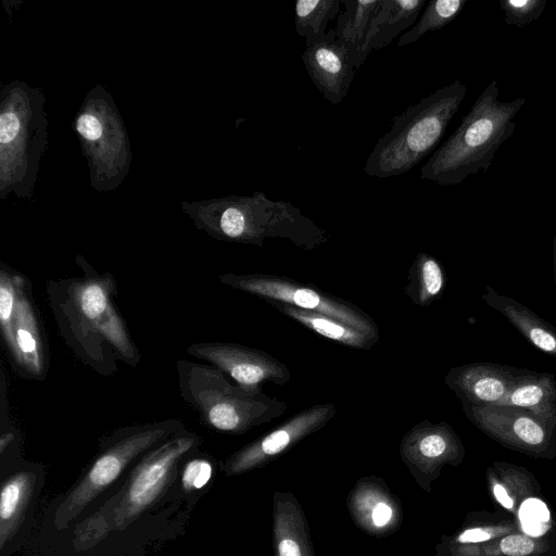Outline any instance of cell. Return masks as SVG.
<instances>
[{"instance_id":"cell-1","label":"cell","mask_w":556,"mask_h":556,"mask_svg":"<svg viewBox=\"0 0 556 556\" xmlns=\"http://www.w3.org/2000/svg\"><path fill=\"white\" fill-rule=\"evenodd\" d=\"M79 277L48 280L46 292L61 338L87 367L113 376L118 362L136 368L141 361L115 299L117 283L110 273H98L83 255Z\"/></svg>"},{"instance_id":"cell-2","label":"cell","mask_w":556,"mask_h":556,"mask_svg":"<svg viewBox=\"0 0 556 556\" xmlns=\"http://www.w3.org/2000/svg\"><path fill=\"white\" fill-rule=\"evenodd\" d=\"M498 84L492 79L462 118L456 130L430 155L420 177L440 186L462 184L469 175L489 170L502 143L515 130V116L526 99L498 100Z\"/></svg>"},{"instance_id":"cell-3","label":"cell","mask_w":556,"mask_h":556,"mask_svg":"<svg viewBox=\"0 0 556 556\" xmlns=\"http://www.w3.org/2000/svg\"><path fill=\"white\" fill-rule=\"evenodd\" d=\"M48 144L46 96L14 79L0 90V199H31Z\"/></svg>"},{"instance_id":"cell-4","label":"cell","mask_w":556,"mask_h":556,"mask_svg":"<svg viewBox=\"0 0 556 556\" xmlns=\"http://www.w3.org/2000/svg\"><path fill=\"white\" fill-rule=\"evenodd\" d=\"M467 93L460 81L437 89L395 116L368 155L364 172L388 178L407 173L434 152Z\"/></svg>"},{"instance_id":"cell-5","label":"cell","mask_w":556,"mask_h":556,"mask_svg":"<svg viewBox=\"0 0 556 556\" xmlns=\"http://www.w3.org/2000/svg\"><path fill=\"white\" fill-rule=\"evenodd\" d=\"M185 429L182 420L169 418L119 428L103 438L86 472L56 507L55 528L65 529L131 463Z\"/></svg>"},{"instance_id":"cell-6","label":"cell","mask_w":556,"mask_h":556,"mask_svg":"<svg viewBox=\"0 0 556 556\" xmlns=\"http://www.w3.org/2000/svg\"><path fill=\"white\" fill-rule=\"evenodd\" d=\"M87 161L91 187L117 189L129 173L132 153L122 115L112 94L98 84L85 96L73 122Z\"/></svg>"},{"instance_id":"cell-7","label":"cell","mask_w":556,"mask_h":556,"mask_svg":"<svg viewBox=\"0 0 556 556\" xmlns=\"http://www.w3.org/2000/svg\"><path fill=\"white\" fill-rule=\"evenodd\" d=\"M0 331L11 368L23 379L43 380L50 367L49 346L30 281L1 262Z\"/></svg>"},{"instance_id":"cell-8","label":"cell","mask_w":556,"mask_h":556,"mask_svg":"<svg viewBox=\"0 0 556 556\" xmlns=\"http://www.w3.org/2000/svg\"><path fill=\"white\" fill-rule=\"evenodd\" d=\"M176 368L180 396L205 427L242 433L257 420L250 392L232 386L218 368L187 359H178Z\"/></svg>"},{"instance_id":"cell-9","label":"cell","mask_w":556,"mask_h":556,"mask_svg":"<svg viewBox=\"0 0 556 556\" xmlns=\"http://www.w3.org/2000/svg\"><path fill=\"white\" fill-rule=\"evenodd\" d=\"M202 442L185 429L143 455L130 472L119 496L106 514V529H123L148 509L163 493L184 459Z\"/></svg>"},{"instance_id":"cell-10","label":"cell","mask_w":556,"mask_h":556,"mask_svg":"<svg viewBox=\"0 0 556 556\" xmlns=\"http://www.w3.org/2000/svg\"><path fill=\"white\" fill-rule=\"evenodd\" d=\"M468 419L502 445L533 457L554 458L556 435L532 412L513 405H463Z\"/></svg>"},{"instance_id":"cell-11","label":"cell","mask_w":556,"mask_h":556,"mask_svg":"<svg viewBox=\"0 0 556 556\" xmlns=\"http://www.w3.org/2000/svg\"><path fill=\"white\" fill-rule=\"evenodd\" d=\"M401 455L416 483L430 493L443 466L460 464L465 450L453 429L440 424L407 437L402 443Z\"/></svg>"},{"instance_id":"cell-12","label":"cell","mask_w":556,"mask_h":556,"mask_svg":"<svg viewBox=\"0 0 556 556\" xmlns=\"http://www.w3.org/2000/svg\"><path fill=\"white\" fill-rule=\"evenodd\" d=\"M346 507L354 525L364 533L384 538L401 527L404 513L400 498L380 477H363L348 494Z\"/></svg>"},{"instance_id":"cell-13","label":"cell","mask_w":556,"mask_h":556,"mask_svg":"<svg viewBox=\"0 0 556 556\" xmlns=\"http://www.w3.org/2000/svg\"><path fill=\"white\" fill-rule=\"evenodd\" d=\"M530 369L489 362L451 369L446 383L463 405H503L508 393Z\"/></svg>"},{"instance_id":"cell-14","label":"cell","mask_w":556,"mask_h":556,"mask_svg":"<svg viewBox=\"0 0 556 556\" xmlns=\"http://www.w3.org/2000/svg\"><path fill=\"white\" fill-rule=\"evenodd\" d=\"M315 87L331 104H339L348 94L355 68L348 51L337 40L336 30L329 29L306 45L301 55Z\"/></svg>"},{"instance_id":"cell-15","label":"cell","mask_w":556,"mask_h":556,"mask_svg":"<svg viewBox=\"0 0 556 556\" xmlns=\"http://www.w3.org/2000/svg\"><path fill=\"white\" fill-rule=\"evenodd\" d=\"M218 279L220 282L236 289L273 298L278 301L289 302L296 307L317 309L320 314L345 323L357 330H369V326L365 319L361 318L348 307H343L333 301L327 300L312 289L298 288L287 282L255 275L224 274L220 275Z\"/></svg>"},{"instance_id":"cell-16","label":"cell","mask_w":556,"mask_h":556,"mask_svg":"<svg viewBox=\"0 0 556 556\" xmlns=\"http://www.w3.org/2000/svg\"><path fill=\"white\" fill-rule=\"evenodd\" d=\"M317 417H298L281 428L243 446L223 465L229 477L261 468L316 428Z\"/></svg>"},{"instance_id":"cell-17","label":"cell","mask_w":556,"mask_h":556,"mask_svg":"<svg viewBox=\"0 0 556 556\" xmlns=\"http://www.w3.org/2000/svg\"><path fill=\"white\" fill-rule=\"evenodd\" d=\"M271 516L275 556H315L307 519L293 493L274 492Z\"/></svg>"},{"instance_id":"cell-18","label":"cell","mask_w":556,"mask_h":556,"mask_svg":"<svg viewBox=\"0 0 556 556\" xmlns=\"http://www.w3.org/2000/svg\"><path fill=\"white\" fill-rule=\"evenodd\" d=\"M187 353L227 374L248 392L267 376L262 358L255 352L237 344L195 342L187 346Z\"/></svg>"},{"instance_id":"cell-19","label":"cell","mask_w":556,"mask_h":556,"mask_svg":"<svg viewBox=\"0 0 556 556\" xmlns=\"http://www.w3.org/2000/svg\"><path fill=\"white\" fill-rule=\"evenodd\" d=\"M482 300L504 315L532 345L545 354L556 356V329L549 323L515 299L500 294L490 286L485 287Z\"/></svg>"},{"instance_id":"cell-20","label":"cell","mask_w":556,"mask_h":556,"mask_svg":"<svg viewBox=\"0 0 556 556\" xmlns=\"http://www.w3.org/2000/svg\"><path fill=\"white\" fill-rule=\"evenodd\" d=\"M427 0H379L363 47V58L383 48L416 23Z\"/></svg>"},{"instance_id":"cell-21","label":"cell","mask_w":556,"mask_h":556,"mask_svg":"<svg viewBox=\"0 0 556 556\" xmlns=\"http://www.w3.org/2000/svg\"><path fill=\"white\" fill-rule=\"evenodd\" d=\"M503 405L526 408L543 419L556 435V377L530 370L508 393Z\"/></svg>"},{"instance_id":"cell-22","label":"cell","mask_w":556,"mask_h":556,"mask_svg":"<svg viewBox=\"0 0 556 556\" xmlns=\"http://www.w3.org/2000/svg\"><path fill=\"white\" fill-rule=\"evenodd\" d=\"M37 475L34 469H20L2 483L0 492V546L12 539L34 495Z\"/></svg>"},{"instance_id":"cell-23","label":"cell","mask_w":556,"mask_h":556,"mask_svg":"<svg viewBox=\"0 0 556 556\" xmlns=\"http://www.w3.org/2000/svg\"><path fill=\"white\" fill-rule=\"evenodd\" d=\"M379 0H344L334 28L337 40L348 51L351 65L358 70L364 63L363 47Z\"/></svg>"},{"instance_id":"cell-24","label":"cell","mask_w":556,"mask_h":556,"mask_svg":"<svg viewBox=\"0 0 556 556\" xmlns=\"http://www.w3.org/2000/svg\"><path fill=\"white\" fill-rule=\"evenodd\" d=\"M486 476L495 500L513 513L520 509L521 502L533 498L540 486L526 468L505 462L493 463Z\"/></svg>"},{"instance_id":"cell-25","label":"cell","mask_w":556,"mask_h":556,"mask_svg":"<svg viewBox=\"0 0 556 556\" xmlns=\"http://www.w3.org/2000/svg\"><path fill=\"white\" fill-rule=\"evenodd\" d=\"M340 0H299L294 8V27L305 43L327 33L328 23L340 12Z\"/></svg>"},{"instance_id":"cell-26","label":"cell","mask_w":556,"mask_h":556,"mask_svg":"<svg viewBox=\"0 0 556 556\" xmlns=\"http://www.w3.org/2000/svg\"><path fill=\"white\" fill-rule=\"evenodd\" d=\"M466 3V0L428 1L418 21L400 37L396 46L403 47L414 43L427 33L448 25L459 15Z\"/></svg>"},{"instance_id":"cell-27","label":"cell","mask_w":556,"mask_h":556,"mask_svg":"<svg viewBox=\"0 0 556 556\" xmlns=\"http://www.w3.org/2000/svg\"><path fill=\"white\" fill-rule=\"evenodd\" d=\"M281 308H283L289 316L300 320L318 334L355 346H363L365 343L359 330L354 329L349 325H343L338 319L324 316L320 313L300 311L295 306L289 307L283 305Z\"/></svg>"},{"instance_id":"cell-28","label":"cell","mask_w":556,"mask_h":556,"mask_svg":"<svg viewBox=\"0 0 556 556\" xmlns=\"http://www.w3.org/2000/svg\"><path fill=\"white\" fill-rule=\"evenodd\" d=\"M543 535L535 536L528 533L511 532L492 540L490 543L498 549L500 556H546L548 549L556 548V543L553 544L552 540Z\"/></svg>"},{"instance_id":"cell-29","label":"cell","mask_w":556,"mask_h":556,"mask_svg":"<svg viewBox=\"0 0 556 556\" xmlns=\"http://www.w3.org/2000/svg\"><path fill=\"white\" fill-rule=\"evenodd\" d=\"M515 523L509 520L488 525L465 526L453 535H444L447 540L458 544L489 542L515 532Z\"/></svg>"},{"instance_id":"cell-30","label":"cell","mask_w":556,"mask_h":556,"mask_svg":"<svg viewBox=\"0 0 556 556\" xmlns=\"http://www.w3.org/2000/svg\"><path fill=\"white\" fill-rule=\"evenodd\" d=\"M546 5L545 0H501L500 7L507 25L523 27L538 20Z\"/></svg>"},{"instance_id":"cell-31","label":"cell","mask_w":556,"mask_h":556,"mask_svg":"<svg viewBox=\"0 0 556 556\" xmlns=\"http://www.w3.org/2000/svg\"><path fill=\"white\" fill-rule=\"evenodd\" d=\"M213 464L206 457H191L181 471V485L186 491H198L204 488L213 476Z\"/></svg>"},{"instance_id":"cell-32","label":"cell","mask_w":556,"mask_h":556,"mask_svg":"<svg viewBox=\"0 0 556 556\" xmlns=\"http://www.w3.org/2000/svg\"><path fill=\"white\" fill-rule=\"evenodd\" d=\"M519 517L528 534L538 536L547 532L549 515L541 501L536 498L526 501L519 509Z\"/></svg>"},{"instance_id":"cell-33","label":"cell","mask_w":556,"mask_h":556,"mask_svg":"<svg viewBox=\"0 0 556 556\" xmlns=\"http://www.w3.org/2000/svg\"><path fill=\"white\" fill-rule=\"evenodd\" d=\"M421 276L428 296L438 295L443 288L444 277L440 264L429 255H421Z\"/></svg>"},{"instance_id":"cell-34","label":"cell","mask_w":556,"mask_h":556,"mask_svg":"<svg viewBox=\"0 0 556 556\" xmlns=\"http://www.w3.org/2000/svg\"><path fill=\"white\" fill-rule=\"evenodd\" d=\"M553 267H554V281H555V285H556V232H555V239H554Z\"/></svg>"}]
</instances>
